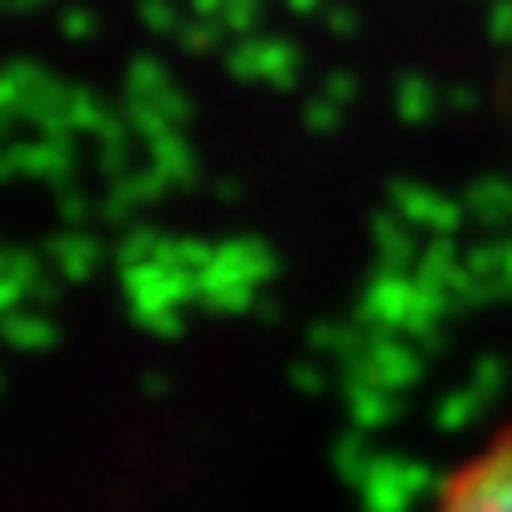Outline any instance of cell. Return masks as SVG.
I'll use <instances>...</instances> for the list:
<instances>
[{
    "label": "cell",
    "instance_id": "obj_1",
    "mask_svg": "<svg viewBox=\"0 0 512 512\" xmlns=\"http://www.w3.org/2000/svg\"><path fill=\"white\" fill-rule=\"evenodd\" d=\"M420 512H512V424L460 456Z\"/></svg>",
    "mask_w": 512,
    "mask_h": 512
}]
</instances>
